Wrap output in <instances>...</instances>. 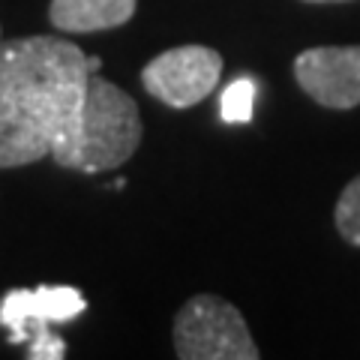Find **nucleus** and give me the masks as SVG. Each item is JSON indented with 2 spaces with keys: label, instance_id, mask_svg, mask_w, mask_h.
I'll return each mask as SVG.
<instances>
[{
  "label": "nucleus",
  "instance_id": "4",
  "mask_svg": "<svg viewBox=\"0 0 360 360\" xmlns=\"http://www.w3.org/2000/svg\"><path fill=\"white\" fill-rule=\"evenodd\" d=\"M222 58L207 45H177L141 70L144 90L168 108H193L219 84Z\"/></svg>",
  "mask_w": 360,
  "mask_h": 360
},
{
  "label": "nucleus",
  "instance_id": "10",
  "mask_svg": "<svg viewBox=\"0 0 360 360\" xmlns=\"http://www.w3.org/2000/svg\"><path fill=\"white\" fill-rule=\"evenodd\" d=\"M303 4H345V0H303Z\"/></svg>",
  "mask_w": 360,
  "mask_h": 360
},
{
  "label": "nucleus",
  "instance_id": "1",
  "mask_svg": "<svg viewBox=\"0 0 360 360\" xmlns=\"http://www.w3.org/2000/svg\"><path fill=\"white\" fill-rule=\"evenodd\" d=\"M90 72H99V58L63 37L0 39V168L51 153L54 135L82 105Z\"/></svg>",
  "mask_w": 360,
  "mask_h": 360
},
{
  "label": "nucleus",
  "instance_id": "8",
  "mask_svg": "<svg viewBox=\"0 0 360 360\" xmlns=\"http://www.w3.org/2000/svg\"><path fill=\"white\" fill-rule=\"evenodd\" d=\"M333 222H336V231L348 243L360 246V174L342 189V195L333 207Z\"/></svg>",
  "mask_w": 360,
  "mask_h": 360
},
{
  "label": "nucleus",
  "instance_id": "5",
  "mask_svg": "<svg viewBox=\"0 0 360 360\" xmlns=\"http://www.w3.org/2000/svg\"><path fill=\"white\" fill-rule=\"evenodd\" d=\"M84 297L78 288H39V291H13L0 307V321L13 330V340H27L30 330H37L30 357H63V342L49 333L51 321H70L78 312H84Z\"/></svg>",
  "mask_w": 360,
  "mask_h": 360
},
{
  "label": "nucleus",
  "instance_id": "7",
  "mask_svg": "<svg viewBox=\"0 0 360 360\" xmlns=\"http://www.w3.org/2000/svg\"><path fill=\"white\" fill-rule=\"evenodd\" d=\"M139 0H51L49 18L63 33L115 30L135 15Z\"/></svg>",
  "mask_w": 360,
  "mask_h": 360
},
{
  "label": "nucleus",
  "instance_id": "2",
  "mask_svg": "<svg viewBox=\"0 0 360 360\" xmlns=\"http://www.w3.org/2000/svg\"><path fill=\"white\" fill-rule=\"evenodd\" d=\"M141 115L135 99L99 72H90L82 105L51 141V160L60 168L99 174L120 168L141 144Z\"/></svg>",
  "mask_w": 360,
  "mask_h": 360
},
{
  "label": "nucleus",
  "instance_id": "3",
  "mask_svg": "<svg viewBox=\"0 0 360 360\" xmlns=\"http://www.w3.org/2000/svg\"><path fill=\"white\" fill-rule=\"evenodd\" d=\"M180 360H258L262 352L238 307L217 295H195L174 319Z\"/></svg>",
  "mask_w": 360,
  "mask_h": 360
},
{
  "label": "nucleus",
  "instance_id": "6",
  "mask_svg": "<svg viewBox=\"0 0 360 360\" xmlns=\"http://www.w3.org/2000/svg\"><path fill=\"white\" fill-rule=\"evenodd\" d=\"M297 84L324 108L360 105V45H321L295 58Z\"/></svg>",
  "mask_w": 360,
  "mask_h": 360
},
{
  "label": "nucleus",
  "instance_id": "9",
  "mask_svg": "<svg viewBox=\"0 0 360 360\" xmlns=\"http://www.w3.org/2000/svg\"><path fill=\"white\" fill-rule=\"evenodd\" d=\"M252 96H255V87L250 78L231 82V87L222 94V120H229V123L243 120L246 123L252 117Z\"/></svg>",
  "mask_w": 360,
  "mask_h": 360
}]
</instances>
